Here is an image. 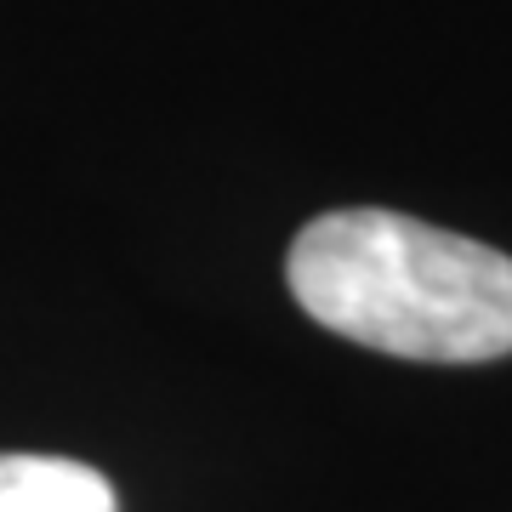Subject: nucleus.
I'll list each match as a JSON object with an SVG mask.
<instances>
[{
	"label": "nucleus",
	"mask_w": 512,
	"mask_h": 512,
	"mask_svg": "<svg viewBox=\"0 0 512 512\" xmlns=\"http://www.w3.org/2000/svg\"><path fill=\"white\" fill-rule=\"evenodd\" d=\"M291 296L313 325L421 365L512 353V256L399 211H325L291 245Z\"/></svg>",
	"instance_id": "nucleus-1"
},
{
	"label": "nucleus",
	"mask_w": 512,
	"mask_h": 512,
	"mask_svg": "<svg viewBox=\"0 0 512 512\" xmlns=\"http://www.w3.org/2000/svg\"><path fill=\"white\" fill-rule=\"evenodd\" d=\"M0 512H120L114 484L69 456H0Z\"/></svg>",
	"instance_id": "nucleus-2"
}]
</instances>
